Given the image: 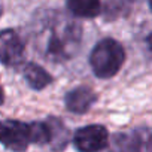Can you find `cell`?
<instances>
[{
    "label": "cell",
    "instance_id": "cell-1",
    "mask_svg": "<svg viewBox=\"0 0 152 152\" xmlns=\"http://www.w3.org/2000/svg\"><path fill=\"white\" fill-rule=\"evenodd\" d=\"M125 60V51L119 42L106 37L100 40L90 55V64L97 78L109 79L115 76L122 67Z\"/></svg>",
    "mask_w": 152,
    "mask_h": 152
},
{
    "label": "cell",
    "instance_id": "cell-2",
    "mask_svg": "<svg viewBox=\"0 0 152 152\" xmlns=\"http://www.w3.org/2000/svg\"><path fill=\"white\" fill-rule=\"evenodd\" d=\"M109 152H152V130L133 128L115 134L110 140Z\"/></svg>",
    "mask_w": 152,
    "mask_h": 152
},
{
    "label": "cell",
    "instance_id": "cell-3",
    "mask_svg": "<svg viewBox=\"0 0 152 152\" xmlns=\"http://www.w3.org/2000/svg\"><path fill=\"white\" fill-rule=\"evenodd\" d=\"M0 142L6 148L23 152L31 143V131L30 124H24L20 121H0Z\"/></svg>",
    "mask_w": 152,
    "mask_h": 152
},
{
    "label": "cell",
    "instance_id": "cell-4",
    "mask_svg": "<svg viewBox=\"0 0 152 152\" xmlns=\"http://www.w3.org/2000/svg\"><path fill=\"white\" fill-rule=\"evenodd\" d=\"M73 145L79 152H100L109 145L107 130L99 124L82 127L75 133Z\"/></svg>",
    "mask_w": 152,
    "mask_h": 152
},
{
    "label": "cell",
    "instance_id": "cell-5",
    "mask_svg": "<svg viewBox=\"0 0 152 152\" xmlns=\"http://www.w3.org/2000/svg\"><path fill=\"white\" fill-rule=\"evenodd\" d=\"M24 58V43L14 30L0 31V61L6 66H17Z\"/></svg>",
    "mask_w": 152,
    "mask_h": 152
},
{
    "label": "cell",
    "instance_id": "cell-6",
    "mask_svg": "<svg viewBox=\"0 0 152 152\" xmlns=\"http://www.w3.org/2000/svg\"><path fill=\"white\" fill-rule=\"evenodd\" d=\"M96 93L88 87L73 88L66 94V107L73 113H85L96 102Z\"/></svg>",
    "mask_w": 152,
    "mask_h": 152
},
{
    "label": "cell",
    "instance_id": "cell-7",
    "mask_svg": "<svg viewBox=\"0 0 152 152\" xmlns=\"http://www.w3.org/2000/svg\"><path fill=\"white\" fill-rule=\"evenodd\" d=\"M23 73H24L27 84L33 90H43L45 87H48L52 82L51 75L43 67H40L39 64H34V63H27L24 66Z\"/></svg>",
    "mask_w": 152,
    "mask_h": 152
},
{
    "label": "cell",
    "instance_id": "cell-8",
    "mask_svg": "<svg viewBox=\"0 0 152 152\" xmlns=\"http://www.w3.org/2000/svg\"><path fill=\"white\" fill-rule=\"evenodd\" d=\"M67 9L81 18H94L100 14V0H67Z\"/></svg>",
    "mask_w": 152,
    "mask_h": 152
},
{
    "label": "cell",
    "instance_id": "cell-9",
    "mask_svg": "<svg viewBox=\"0 0 152 152\" xmlns=\"http://www.w3.org/2000/svg\"><path fill=\"white\" fill-rule=\"evenodd\" d=\"M51 127V133H52V140L51 145L54 149H61L66 146V143L69 142V133L66 130V127L61 124V121L55 119V118H49L46 121Z\"/></svg>",
    "mask_w": 152,
    "mask_h": 152
},
{
    "label": "cell",
    "instance_id": "cell-10",
    "mask_svg": "<svg viewBox=\"0 0 152 152\" xmlns=\"http://www.w3.org/2000/svg\"><path fill=\"white\" fill-rule=\"evenodd\" d=\"M148 46H149V49L152 51V33L148 36Z\"/></svg>",
    "mask_w": 152,
    "mask_h": 152
},
{
    "label": "cell",
    "instance_id": "cell-11",
    "mask_svg": "<svg viewBox=\"0 0 152 152\" xmlns=\"http://www.w3.org/2000/svg\"><path fill=\"white\" fill-rule=\"evenodd\" d=\"M3 100H5V94H3V90H2V87H0V104L3 103Z\"/></svg>",
    "mask_w": 152,
    "mask_h": 152
},
{
    "label": "cell",
    "instance_id": "cell-12",
    "mask_svg": "<svg viewBox=\"0 0 152 152\" xmlns=\"http://www.w3.org/2000/svg\"><path fill=\"white\" fill-rule=\"evenodd\" d=\"M151 9H152V0H151Z\"/></svg>",
    "mask_w": 152,
    "mask_h": 152
}]
</instances>
